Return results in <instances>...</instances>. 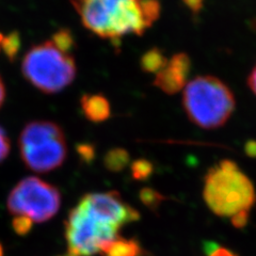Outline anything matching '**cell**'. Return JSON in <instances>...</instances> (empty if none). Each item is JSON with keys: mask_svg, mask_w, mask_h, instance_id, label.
<instances>
[{"mask_svg": "<svg viewBox=\"0 0 256 256\" xmlns=\"http://www.w3.org/2000/svg\"><path fill=\"white\" fill-rule=\"evenodd\" d=\"M86 29L102 38L118 41L142 36L160 15L158 0H72Z\"/></svg>", "mask_w": 256, "mask_h": 256, "instance_id": "1", "label": "cell"}, {"mask_svg": "<svg viewBox=\"0 0 256 256\" xmlns=\"http://www.w3.org/2000/svg\"><path fill=\"white\" fill-rule=\"evenodd\" d=\"M203 198L208 208L219 217L251 210L256 203L252 180L233 160L223 159L205 175Z\"/></svg>", "mask_w": 256, "mask_h": 256, "instance_id": "2", "label": "cell"}, {"mask_svg": "<svg viewBox=\"0 0 256 256\" xmlns=\"http://www.w3.org/2000/svg\"><path fill=\"white\" fill-rule=\"evenodd\" d=\"M121 226L100 206L84 196L68 214L66 239L70 256L100 253L108 242L118 237Z\"/></svg>", "mask_w": 256, "mask_h": 256, "instance_id": "3", "label": "cell"}, {"mask_svg": "<svg viewBox=\"0 0 256 256\" xmlns=\"http://www.w3.org/2000/svg\"><path fill=\"white\" fill-rule=\"evenodd\" d=\"M182 106L194 125L203 130H217L234 114L236 100L219 78L198 76L184 88Z\"/></svg>", "mask_w": 256, "mask_h": 256, "instance_id": "4", "label": "cell"}, {"mask_svg": "<svg viewBox=\"0 0 256 256\" xmlns=\"http://www.w3.org/2000/svg\"><path fill=\"white\" fill-rule=\"evenodd\" d=\"M25 78L38 90L52 94L62 91L76 77V64L70 54L50 41L32 46L22 62Z\"/></svg>", "mask_w": 256, "mask_h": 256, "instance_id": "5", "label": "cell"}, {"mask_svg": "<svg viewBox=\"0 0 256 256\" xmlns=\"http://www.w3.org/2000/svg\"><path fill=\"white\" fill-rule=\"evenodd\" d=\"M18 144L22 162L38 173L58 169L68 155L66 134L58 124L50 121L28 123L20 132Z\"/></svg>", "mask_w": 256, "mask_h": 256, "instance_id": "6", "label": "cell"}, {"mask_svg": "<svg viewBox=\"0 0 256 256\" xmlns=\"http://www.w3.org/2000/svg\"><path fill=\"white\" fill-rule=\"evenodd\" d=\"M8 210L14 216H26L34 222H45L58 212L61 194L57 187L38 178L22 180L8 198Z\"/></svg>", "mask_w": 256, "mask_h": 256, "instance_id": "7", "label": "cell"}, {"mask_svg": "<svg viewBox=\"0 0 256 256\" xmlns=\"http://www.w3.org/2000/svg\"><path fill=\"white\" fill-rule=\"evenodd\" d=\"M190 59L186 54H176L166 66L156 74L154 86L166 94H176L188 84Z\"/></svg>", "mask_w": 256, "mask_h": 256, "instance_id": "8", "label": "cell"}, {"mask_svg": "<svg viewBox=\"0 0 256 256\" xmlns=\"http://www.w3.org/2000/svg\"><path fill=\"white\" fill-rule=\"evenodd\" d=\"M80 105L86 118L91 122L100 123L110 118V104L104 95L84 94L80 100Z\"/></svg>", "mask_w": 256, "mask_h": 256, "instance_id": "9", "label": "cell"}, {"mask_svg": "<svg viewBox=\"0 0 256 256\" xmlns=\"http://www.w3.org/2000/svg\"><path fill=\"white\" fill-rule=\"evenodd\" d=\"M102 256H141L142 248L137 239L116 237L102 248Z\"/></svg>", "mask_w": 256, "mask_h": 256, "instance_id": "10", "label": "cell"}, {"mask_svg": "<svg viewBox=\"0 0 256 256\" xmlns=\"http://www.w3.org/2000/svg\"><path fill=\"white\" fill-rule=\"evenodd\" d=\"M130 153L121 148H114L108 150L104 157V166L108 171L114 173L122 172L130 164Z\"/></svg>", "mask_w": 256, "mask_h": 256, "instance_id": "11", "label": "cell"}, {"mask_svg": "<svg viewBox=\"0 0 256 256\" xmlns=\"http://www.w3.org/2000/svg\"><path fill=\"white\" fill-rule=\"evenodd\" d=\"M168 60L162 50H159L158 48H153L150 50L142 56L140 66L141 68L146 72V73H158L162 70L168 63Z\"/></svg>", "mask_w": 256, "mask_h": 256, "instance_id": "12", "label": "cell"}, {"mask_svg": "<svg viewBox=\"0 0 256 256\" xmlns=\"http://www.w3.org/2000/svg\"><path fill=\"white\" fill-rule=\"evenodd\" d=\"M139 198L144 206H146L152 212H157L160 205L166 198L153 188H142L139 192Z\"/></svg>", "mask_w": 256, "mask_h": 256, "instance_id": "13", "label": "cell"}, {"mask_svg": "<svg viewBox=\"0 0 256 256\" xmlns=\"http://www.w3.org/2000/svg\"><path fill=\"white\" fill-rule=\"evenodd\" d=\"M52 42L56 45L58 50L68 54L75 46L73 34H72L70 31L68 29H61L58 32H56L52 38Z\"/></svg>", "mask_w": 256, "mask_h": 256, "instance_id": "14", "label": "cell"}, {"mask_svg": "<svg viewBox=\"0 0 256 256\" xmlns=\"http://www.w3.org/2000/svg\"><path fill=\"white\" fill-rule=\"evenodd\" d=\"M2 48L10 61H14L20 48V36L18 32H12L8 36H4Z\"/></svg>", "mask_w": 256, "mask_h": 256, "instance_id": "15", "label": "cell"}, {"mask_svg": "<svg viewBox=\"0 0 256 256\" xmlns=\"http://www.w3.org/2000/svg\"><path fill=\"white\" fill-rule=\"evenodd\" d=\"M154 172V164L146 159H138L132 164V175L136 180H146Z\"/></svg>", "mask_w": 256, "mask_h": 256, "instance_id": "16", "label": "cell"}, {"mask_svg": "<svg viewBox=\"0 0 256 256\" xmlns=\"http://www.w3.org/2000/svg\"><path fill=\"white\" fill-rule=\"evenodd\" d=\"M34 226V221L26 216H15L12 221V226L15 233L20 236L27 235Z\"/></svg>", "mask_w": 256, "mask_h": 256, "instance_id": "17", "label": "cell"}, {"mask_svg": "<svg viewBox=\"0 0 256 256\" xmlns=\"http://www.w3.org/2000/svg\"><path fill=\"white\" fill-rule=\"evenodd\" d=\"M77 153L84 162H91L95 158V148L92 144L82 143L77 146Z\"/></svg>", "mask_w": 256, "mask_h": 256, "instance_id": "18", "label": "cell"}, {"mask_svg": "<svg viewBox=\"0 0 256 256\" xmlns=\"http://www.w3.org/2000/svg\"><path fill=\"white\" fill-rule=\"evenodd\" d=\"M250 219V210H244L240 212L234 216L230 217V222L232 226H233L235 228H244L248 222H249Z\"/></svg>", "mask_w": 256, "mask_h": 256, "instance_id": "19", "label": "cell"}, {"mask_svg": "<svg viewBox=\"0 0 256 256\" xmlns=\"http://www.w3.org/2000/svg\"><path fill=\"white\" fill-rule=\"evenodd\" d=\"M10 148H11L10 140L8 138L4 130L0 127V162H4V160L8 157V155H9Z\"/></svg>", "mask_w": 256, "mask_h": 256, "instance_id": "20", "label": "cell"}, {"mask_svg": "<svg viewBox=\"0 0 256 256\" xmlns=\"http://www.w3.org/2000/svg\"><path fill=\"white\" fill-rule=\"evenodd\" d=\"M210 256H238V255L235 254L233 251L228 250V248L219 246V248H216V249L210 254Z\"/></svg>", "mask_w": 256, "mask_h": 256, "instance_id": "21", "label": "cell"}, {"mask_svg": "<svg viewBox=\"0 0 256 256\" xmlns=\"http://www.w3.org/2000/svg\"><path fill=\"white\" fill-rule=\"evenodd\" d=\"M244 150H246V154L249 157L256 158V141L254 140L248 141L244 146Z\"/></svg>", "mask_w": 256, "mask_h": 256, "instance_id": "22", "label": "cell"}, {"mask_svg": "<svg viewBox=\"0 0 256 256\" xmlns=\"http://www.w3.org/2000/svg\"><path fill=\"white\" fill-rule=\"evenodd\" d=\"M248 86H249L251 91L256 95V66L252 70L249 77H248Z\"/></svg>", "mask_w": 256, "mask_h": 256, "instance_id": "23", "label": "cell"}, {"mask_svg": "<svg viewBox=\"0 0 256 256\" xmlns=\"http://www.w3.org/2000/svg\"><path fill=\"white\" fill-rule=\"evenodd\" d=\"M4 98H6V88L2 77H0V107L2 106Z\"/></svg>", "mask_w": 256, "mask_h": 256, "instance_id": "24", "label": "cell"}, {"mask_svg": "<svg viewBox=\"0 0 256 256\" xmlns=\"http://www.w3.org/2000/svg\"><path fill=\"white\" fill-rule=\"evenodd\" d=\"M0 256H4V249L2 244H0Z\"/></svg>", "mask_w": 256, "mask_h": 256, "instance_id": "25", "label": "cell"}, {"mask_svg": "<svg viewBox=\"0 0 256 256\" xmlns=\"http://www.w3.org/2000/svg\"><path fill=\"white\" fill-rule=\"evenodd\" d=\"M2 40H4V36L0 34V48H2Z\"/></svg>", "mask_w": 256, "mask_h": 256, "instance_id": "26", "label": "cell"}, {"mask_svg": "<svg viewBox=\"0 0 256 256\" xmlns=\"http://www.w3.org/2000/svg\"><path fill=\"white\" fill-rule=\"evenodd\" d=\"M61 256H70L68 254H66V255H61Z\"/></svg>", "mask_w": 256, "mask_h": 256, "instance_id": "27", "label": "cell"}]
</instances>
